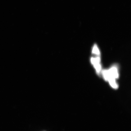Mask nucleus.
I'll return each instance as SVG.
<instances>
[{
    "label": "nucleus",
    "instance_id": "f257e3e1",
    "mask_svg": "<svg viewBox=\"0 0 131 131\" xmlns=\"http://www.w3.org/2000/svg\"><path fill=\"white\" fill-rule=\"evenodd\" d=\"M100 56H97L95 57H92L91 61L92 63L94 65L95 68L97 73L98 75H100L101 71V66L100 64Z\"/></svg>",
    "mask_w": 131,
    "mask_h": 131
},
{
    "label": "nucleus",
    "instance_id": "f03ea898",
    "mask_svg": "<svg viewBox=\"0 0 131 131\" xmlns=\"http://www.w3.org/2000/svg\"><path fill=\"white\" fill-rule=\"evenodd\" d=\"M111 76L116 79L119 78V74L117 68L116 66H113L108 70Z\"/></svg>",
    "mask_w": 131,
    "mask_h": 131
},
{
    "label": "nucleus",
    "instance_id": "7ed1b4c3",
    "mask_svg": "<svg viewBox=\"0 0 131 131\" xmlns=\"http://www.w3.org/2000/svg\"><path fill=\"white\" fill-rule=\"evenodd\" d=\"M116 79L115 78L111 77L108 80V81L110 84V85L114 89H117L118 88V86L116 82Z\"/></svg>",
    "mask_w": 131,
    "mask_h": 131
},
{
    "label": "nucleus",
    "instance_id": "20e7f679",
    "mask_svg": "<svg viewBox=\"0 0 131 131\" xmlns=\"http://www.w3.org/2000/svg\"><path fill=\"white\" fill-rule=\"evenodd\" d=\"M102 75L105 80L108 81L109 78L111 77L108 70H104L102 71Z\"/></svg>",
    "mask_w": 131,
    "mask_h": 131
},
{
    "label": "nucleus",
    "instance_id": "39448f33",
    "mask_svg": "<svg viewBox=\"0 0 131 131\" xmlns=\"http://www.w3.org/2000/svg\"><path fill=\"white\" fill-rule=\"evenodd\" d=\"M92 53L98 55V56H100V51L99 50V49L98 47H97V45L96 44H94V47H93Z\"/></svg>",
    "mask_w": 131,
    "mask_h": 131
}]
</instances>
